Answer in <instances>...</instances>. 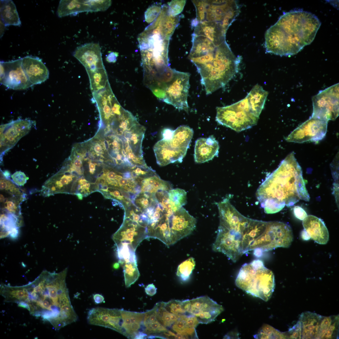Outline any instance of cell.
<instances>
[{"mask_svg":"<svg viewBox=\"0 0 339 339\" xmlns=\"http://www.w3.org/2000/svg\"><path fill=\"white\" fill-rule=\"evenodd\" d=\"M192 129L182 125L174 131L169 139L158 141L153 149L157 164L160 166L176 162H181L185 156L193 134Z\"/></svg>","mask_w":339,"mask_h":339,"instance_id":"cell-8","label":"cell"},{"mask_svg":"<svg viewBox=\"0 0 339 339\" xmlns=\"http://www.w3.org/2000/svg\"><path fill=\"white\" fill-rule=\"evenodd\" d=\"M22 58L1 61L0 83L15 90L25 89L33 85L29 80L22 66Z\"/></svg>","mask_w":339,"mask_h":339,"instance_id":"cell-13","label":"cell"},{"mask_svg":"<svg viewBox=\"0 0 339 339\" xmlns=\"http://www.w3.org/2000/svg\"><path fill=\"white\" fill-rule=\"evenodd\" d=\"M322 317L321 315L310 312L302 313L299 320L301 326V338L318 339Z\"/></svg>","mask_w":339,"mask_h":339,"instance_id":"cell-22","label":"cell"},{"mask_svg":"<svg viewBox=\"0 0 339 339\" xmlns=\"http://www.w3.org/2000/svg\"><path fill=\"white\" fill-rule=\"evenodd\" d=\"M328 121L311 117L294 130L286 138L288 142L303 143L322 140L326 133Z\"/></svg>","mask_w":339,"mask_h":339,"instance_id":"cell-12","label":"cell"},{"mask_svg":"<svg viewBox=\"0 0 339 339\" xmlns=\"http://www.w3.org/2000/svg\"><path fill=\"white\" fill-rule=\"evenodd\" d=\"M86 7L83 0H60L57 10L60 18L86 12Z\"/></svg>","mask_w":339,"mask_h":339,"instance_id":"cell-25","label":"cell"},{"mask_svg":"<svg viewBox=\"0 0 339 339\" xmlns=\"http://www.w3.org/2000/svg\"><path fill=\"white\" fill-rule=\"evenodd\" d=\"M101 49L98 43H87L77 47L73 55L86 71L104 68Z\"/></svg>","mask_w":339,"mask_h":339,"instance_id":"cell-18","label":"cell"},{"mask_svg":"<svg viewBox=\"0 0 339 339\" xmlns=\"http://www.w3.org/2000/svg\"><path fill=\"white\" fill-rule=\"evenodd\" d=\"M186 0H172L168 3V13L173 16L178 15L183 11Z\"/></svg>","mask_w":339,"mask_h":339,"instance_id":"cell-35","label":"cell"},{"mask_svg":"<svg viewBox=\"0 0 339 339\" xmlns=\"http://www.w3.org/2000/svg\"><path fill=\"white\" fill-rule=\"evenodd\" d=\"M293 212L295 217L301 220H303L307 216V214L305 210L299 206H295L294 207Z\"/></svg>","mask_w":339,"mask_h":339,"instance_id":"cell-45","label":"cell"},{"mask_svg":"<svg viewBox=\"0 0 339 339\" xmlns=\"http://www.w3.org/2000/svg\"><path fill=\"white\" fill-rule=\"evenodd\" d=\"M14 182L19 186H23L29 178L23 172L19 171L14 173L11 176Z\"/></svg>","mask_w":339,"mask_h":339,"instance_id":"cell-42","label":"cell"},{"mask_svg":"<svg viewBox=\"0 0 339 339\" xmlns=\"http://www.w3.org/2000/svg\"><path fill=\"white\" fill-rule=\"evenodd\" d=\"M196 265L194 258L190 257L180 264L177 268L176 275L183 281L188 280Z\"/></svg>","mask_w":339,"mask_h":339,"instance_id":"cell-31","label":"cell"},{"mask_svg":"<svg viewBox=\"0 0 339 339\" xmlns=\"http://www.w3.org/2000/svg\"><path fill=\"white\" fill-rule=\"evenodd\" d=\"M94 149L95 152L97 153V154H99L102 153V147L101 145L99 144H95L94 147Z\"/></svg>","mask_w":339,"mask_h":339,"instance_id":"cell-51","label":"cell"},{"mask_svg":"<svg viewBox=\"0 0 339 339\" xmlns=\"http://www.w3.org/2000/svg\"><path fill=\"white\" fill-rule=\"evenodd\" d=\"M304 228L301 233L303 239L310 238L320 244H326L329 239L328 229L323 221L315 216H307L303 221Z\"/></svg>","mask_w":339,"mask_h":339,"instance_id":"cell-19","label":"cell"},{"mask_svg":"<svg viewBox=\"0 0 339 339\" xmlns=\"http://www.w3.org/2000/svg\"><path fill=\"white\" fill-rule=\"evenodd\" d=\"M0 13L1 20L5 26L21 24L16 6L12 0L0 1Z\"/></svg>","mask_w":339,"mask_h":339,"instance_id":"cell-24","label":"cell"},{"mask_svg":"<svg viewBox=\"0 0 339 339\" xmlns=\"http://www.w3.org/2000/svg\"><path fill=\"white\" fill-rule=\"evenodd\" d=\"M123 266L125 286L129 288L136 281L140 276L137 262H127Z\"/></svg>","mask_w":339,"mask_h":339,"instance_id":"cell-30","label":"cell"},{"mask_svg":"<svg viewBox=\"0 0 339 339\" xmlns=\"http://www.w3.org/2000/svg\"><path fill=\"white\" fill-rule=\"evenodd\" d=\"M141 191L151 196L163 191H169L172 186L168 182L162 180L154 172L140 180Z\"/></svg>","mask_w":339,"mask_h":339,"instance_id":"cell-23","label":"cell"},{"mask_svg":"<svg viewBox=\"0 0 339 339\" xmlns=\"http://www.w3.org/2000/svg\"><path fill=\"white\" fill-rule=\"evenodd\" d=\"M93 298L95 303L98 304L104 302V297L99 294H95L93 295Z\"/></svg>","mask_w":339,"mask_h":339,"instance_id":"cell-48","label":"cell"},{"mask_svg":"<svg viewBox=\"0 0 339 339\" xmlns=\"http://www.w3.org/2000/svg\"><path fill=\"white\" fill-rule=\"evenodd\" d=\"M34 121L19 119L0 126V156L2 157L35 125Z\"/></svg>","mask_w":339,"mask_h":339,"instance_id":"cell-14","label":"cell"},{"mask_svg":"<svg viewBox=\"0 0 339 339\" xmlns=\"http://www.w3.org/2000/svg\"><path fill=\"white\" fill-rule=\"evenodd\" d=\"M219 223L212 249L233 262L251 250L267 251L268 222L247 218L240 213L226 198L218 203Z\"/></svg>","mask_w":339,"mask_h":339,"instance_id":"cell-2","label":"cell"},{"mask_svg":"<svg viewBox=\"0 0 339 339\" xmlns=\"http://www.w3.org/2000/svg\"><path fill=\"white\" fill-rule=\"evenodd\" d=\"M223 310L222 306L218 308L198 313L194 315L196 317L199 323L207 324L214 321Z\"/></svg>","mask_w":339,"mask_h":339,"instance_id":"cell-32","label":"cell"},{"mask_svg":"<svg viewBox=\"0 0 339 339\" xmlns=\"http://www.w3.org/2000/svg\"><path fill=\"white\" fill-rule=\"evenodd\" d=\"M164 306L168 311L174 314L179 315L187 314L183 309L182 301L172 300L167 302H164Z\"/></svg>","mask_w":339,"mask_h":339,"instance_id":"cell-34","label":"cell"},{"mask_svg":"<svg viewBox=\"0 0 339 339\" xmlns=\"http://www.w3.org/2000/svg\"><path fill=\"white\" fill-rule=\"evenodd\" d=\"M338 318L335 316L329 328L324 336L323 339L335 338L337 337Z\"/></svg>","mask_w":339,"mask_h":339,"instance_id":"cell-39","label":"cell"},{"mask_svg":"<svg viewBox=\"0 0 339 339\" xmlns=\"http://www.w3.org/2000/svg\"><path fill=\"white\" fill-rule=\"evenodd\" d=\"M155 305L158 320L166 328L171 327L173 323L180 316L168 311L164 307V302L157 303Z\"/></svg>","mask_w":339,"mask_h":339,"instance_id":"cell-29","label":"cell"},{"mask_svg":"<svg viewBox=\"0 0 339 339\" xmlns=\"http://www.w3.org/2000/svg\"><path fill=\"white\" fill-rule=\"evenodd\" d=\"M67 271V268L58 273L44 271L34 281L22 286L3 284L0 294L5 302L17 303L58 330L78 319L66 282Z\"/></svg>","mask_w":339,"mask_h":339,"instance_id":"cell-1","label":"cell"},{"mask_svg":"<svg viewBox=\"0 0 339 339\" xmlns=\"http://www.w3.org/2000/svg\"><path fill=\"white\" fill-rule=\"evenodd\" d=\"M118 55V53L116 52H112L107 56L106 60L109 62H115L116 61V58Z\"/></svg>","mask_w":339,"mask_h":339,"instance_id":"cell-47","label":"cell"},{"mask_svg":"<svg viewBox=\"0 0 339 339\" xmlns=\"http://www.w3.org/2000/svg\"><path fill=\"white\" fill-rule=\"evenodd\" d=\"M161 8L162 6L159 4H154L149 7L145 12L146 21L149 23L154 20L159 14Z\"/></svg>","mask_w":339,"mask_h":339,"instance_id":"cell-36","label":"cell"},{"mask_svg":"<svg viewBox=\"0 0 339 339\" xmlns=\"http://www.w3.org/2000/svg\"><path fill=\"white\" fill-rule=\"evenodd\" d=\"M168 330L166 327L162 325L157 320L146 327L144 332L148 334L162 333Z\"/></svg>","mask_w":339,"mask_h":339,"instance_id":"cell-40","label":"cell"},{"mask_svg":"<svg viewBox=\"0 0 339 339\" xmlns=\"http://www.w3.org/2000/svg\"><path fill=\"white\" fill-rule=\"evenodd\" d=\"M236 286L247 293L267 301L275 288L274 276L262 261L253 260L243 264L235 281Z\"/></svg>","mask_w":339,"mask_h":339,"instance_id":"cell-7","label":"cell"},{"mask_svg":"<svg viewBox=\"0 0 339 339\" xmlns=\"http://www.w3.org/2000/svg\"><path fill=\"white\" fill-rule=\"evenodd\" d=\"M196 8L198 23L204 21L220 23L227 30L240 11L236 0H191Z\"/></svg>","mask_w":339,"mask_h":339,"instance_id":"cell-9","label":"cell"},{"mask_svg":"<svg viewBox=\"0 0 339 339\" xmlns=\"http://www.w3.org/2000/svg\"><path fill=\"white\" fill-rule=\"evenodd\" d=\"M258 338H285L287 333H282L269 325L265 326L258 334L255 335Z\"/></svg>","mask_w":339,"mask_h":339,"instance_id":"cell-33","label":"cell"},{"mask_svg":"<svg viewBox=\"0 0 339 339\" xmlns=\"http://www.w3.org/2000/svg\"><path fill=\"white\" fill-rule=\"evenodd\" d=\"M186 315H180V317L173 324L172 329L177 333H182L187 327L186 324Z\"/></svg>","mask_w":339,"mask_h":339,"instance_id":"cell-38","label":"cell"},{"mask_svg":"<svg viewBox=\"0 0 339 339\" xmlns=\"http://www.w3.org/2000/svg\"><path fill=\"white\" fill-rule=\"evenodd\" d=\"M268 94L262 86L256 84L245 98L229 105L217 107L216 121L237 132L250 128L256 124Z\"/></svg>","mask_w":339,"mask_h":339,"instance_id":"cell-6","label":"cell"},{"mask_svg":"<svg viewBox=\"0 0 339 339\" xmlns=\"http://www.w3.org/2000/svg\"><path fill=\"white\" fill-rule=\"evenodd\" d=\"M22 68L29 80L33 84H40L49 77V71L40 58L27 56L22 60Z\"/></svg>","mask_w":339,"mask_h":339,"instance_id":"cell-20","label":"cell"},{"mask_svg":"<svg viewBox=\"0 0 339 339\" xmlns=\"http://www.w3.org/2000/svg\"><path fill=\"white\" fill-rule=\"evenodd\" d=\"M76 195L78 198H79L80 200L82 199L83 198V196L82 194L80 193H78Z\"/></svg>","mask_w":339,"mask_h":339,"instance_id":"cell-53","label":"cell"},{"mask_svg":"<svg viewBox=\"0 0 339 339\" xmlns=\"http://www.w3.org/2000/svg\"><path fill=\"white\" fill-rule=\"evenodd\" d=\"M87 315V320L89 324L110 328L125 336L121 309L93 308L89 310Z\"/></svg>","mask_w":339,"mask_h":339,"instance_id":"cell-15","label":"cell"},{"mask_svg":"<svg viewBox=\"0 0 339 339\" xmlns=\"http://www.w3.org/2000/svg\"><path fill=\"white\" fill-rule=\"evenodd\" d=\"M110 145L109 142L106 140H104L102 144V145L105 150L107 151L109 148Z\"/></svg>","mask_w":339,"mask_h":339,"instance_id":"cell-52","label":"cell"},{"mask_svg":"<svg viewBox=\"0 0 339 339\" xmlns=\"http://www.w3.org/2000/svg\"><path fill=\"white\" fill-rule=\"evenodd\" d=\"M147 336V334L143 332L142 331H138L134 335L133 338L144 339Z\"/></svg>","mask_w":339,"mask_h":339,"instance_id":"cell-49","label":"cell"},{"mask_svg":"<svg viewBox=\"0 0 339 339\" xmlns=\"http://www.w3.org/2000/svg\"><path fill=\"white\" fill-rule=\"evenodd\" d=\"M256 196L267 214L277 213L285 206H292L300 200H309L302 170L293 152L266 177L258 189Z\"/></svg>","mask_w":339,"mask_h":339,"instance_id":"cell-3","label":"cell"},{"mask_svg":"<svg viewBox=\"0 0 339 339\" xmlns=\"http://www.w3.org/2000/svg\"><path fill=\"white\" fill-rule=\"evenodd\" d=\"M195 65L207 95L225 86L238 73L240 58L225 40L211 42L196 56L188 58Z\"/></svg>","mask_w":339,"mask_h":339,"instance_id":"cell-5","label":"cell"},{"mask_svg":"<svg viewBox=\"0 0 339 339\" xmlns=\"http://www.w3.org/2000/svg\"><path fill=\"white\" fill-rule=\"evenodd\" d=\"M157 320L156 308L155 305L153 309L144 313L143 320L144 326L146 327L151 323Z\"/></svg>","mask_w":339,"mask_h":339,"instance_id":"cell-41","label":"cell"},{"mask_svg":"<svg viewBox=\"0 0 339 339\" xmlns=\"http://www.w3.org/2000/svg\"><path fill=\"white\" fill-rule=\"evenodd\" d=\"M301 329L299 320L287 332L288 338L293 339L301 338Z\"/></svg>","mask_w":339,"mask_h":339,"instance_id":"cell-43","label":"cell"},{"mask_svg":"<svg viewBox=\"0 0 339 339\" xmlns=\"http://www.w3.org/2000/svg\"><path fill=\"white\" fill-rule=\"evenodd\" d=\"M87 72L89 77L90 87L92 92L104 88L109 82L105 68L87 71Z\"/></svg>","mask_w":339,"mask_h":339,"instance_id":"cell-27","label":"cell"},{"mask_svg":"<svg viewBox=\"0 0 339 339\" xmlns=\"http://www.w3.org/2000/svg\"><path fill=\"white\" fill-rule=\"evenodd\" d=\"M190 301V308L187 314L193 315L222 306L207 296L197 297Z\"/></svg>","mask_w":339,"mask_h":339,"instance_id":"cell-26","label":"cell"},{"mask_svg":"<svg viewBox=\"0 0 339 339\" xmlns=\"http://www.w3.org/2000/svg\"><path fill=\"white\" fill-rule=\"evenodd\" d=\"M157 289V288L153 283L148 285L145 288V293L147 295L150 296H153L156 293Z\"/></svg>","mask_w":339,"mask_h":339,"instance_id":"cell-46","label":"cell"},{"mask_svg":"<svg viewBox=\"0 0 339 339\" xmlns=\"http://www.w3.org/2000/svg\"><path fill=\"white\" fill-rule=\"evenodd\" d=\"M89 172L91 174H93L95 170L96 165L97 164L92 163L91 161H89Z\"/></svg>","mask_w":339,"mask_h":339,"instance_id":"cell-50","label":"cell"},{"mask_svg":"<svg viewBox=\"0 0 339 339\" xmlns=\"http://www.w3.org/2000/svg\"><path fill=\"white\" fill-rule=\"evenodd\" d=\"M168 196L169 203L173 212L182 207L186 203V192L182 189H171L169 191Z\"/></svg>","mask_w":339,"mask_h":339,"instance_id":"cell-28","label":"cell"},{"mask_svg":"<svg viewBox=\"0 0 339 339\" xmlns=\"http://www.w3.org/2000/svg\"><path fill=\"white\" fill-rule=\"evenodd\" d=\"M321 24L315 15L302 9L284 13L265 33L266 51L280 56L296 54L312 42Z\"/></svg>","mask_w":339,"mask_h":339,"instance_id":"cell-4","label":"cell"},{"mask_svg":"<svg viewBox=\"0 0 339 339\" xmlns=\"http://www.w3.org/2000/svg\"><path fill=\"white\" fill-rule=\"evenodd\" d=\"M219 147L218 141L214 136L207 138H200L196 141L194 158L197 163H204L218 156Z\"/></svg>","mask_w":339,"mask_h":339,"instance_id":"cell-21","label":"cell"},{"mask_svg":"<svg viewBox=\"0 0 339 339\" xmlns=\"http://www.w3.org/2000/svg\"><path fill=\"white\" fill-rule=\"evenodd\" d=\"M77 177L67 168H64L45 182L42 187L41 193L45 196L61 193L76 194Z\"/></svg>","mask_w":339,"mask_h":339,"instance_id":"cell-16","label":"cell"},{"mask_svg":"<svg viewBox=\"0 0 339 339\" xmlns=\"http://www.w3.org/2000/svg\"><path fill=\"white\" fill-rule=\"evenodd\" d=\"M339 83L320 91L312 98L311 117L328 121L339 116Z\"/></svg>","mask_w":339,"mask_h":339,"instance_id":"cell-11","label":"cell"},{"mask_svg":"<svg viewBox=\"0 0 339 339\" xmlns=\"http://www.w3.org/2000/svg\"><path fill=\"white\" fill-rule=\"evenodd\" d=\"M334 317L333 316H323L319 328L318 339H322L331 325Z\"/></svg>","mask_w":339,"mask_h":339,"instance_id":"cell-37","label":"cell"},{"mask_svg":"<svg viewBox=\"0 0 339 339\" xmlns=\"http://www.w3.org/2000/svg\"><path fill=\"white\" fill-rule=\"evenodd\" d=\"M196 219L183 207L172 215L169 225L172 245L190 235L196 227Z\"/></svg>","mask_w":339,"mask_h":339,"instance_id":"cell-17","label":"cell"},{"mask_svg":"<svg viewBox=\"0 0 339 339\" xmlns=\"http://www.w3.org/2000/svg\"><path fill=\"white\" fill-rule=\"evenodd\" d=\"M190 76L189 73L175 70L163 85L160 100L179 110L188 112L187 97Z\"/></svg>","mask_w":339,"mask_h":339,"instance_id":"cell-10","label":"cell"},{"mask_svg":"<svg viewBox=\"0 0 339 339\" xmlns=\"http://www.w3.org/2000/svg\"><path fill=\"white\" fill-rule=\"evenodd\" d=\"M199 323L195 316L191 314L186 315V324L188 328H195Z\"/></svg>","mask_w":339,"mask_h":339,"instance_id":"cell-44","label":"cell"}]
</instances>
